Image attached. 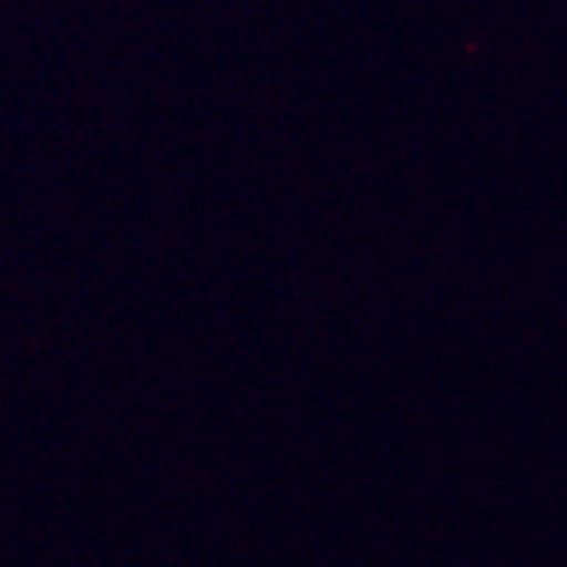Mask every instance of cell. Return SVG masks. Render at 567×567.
<instances>
[]
</instances>
